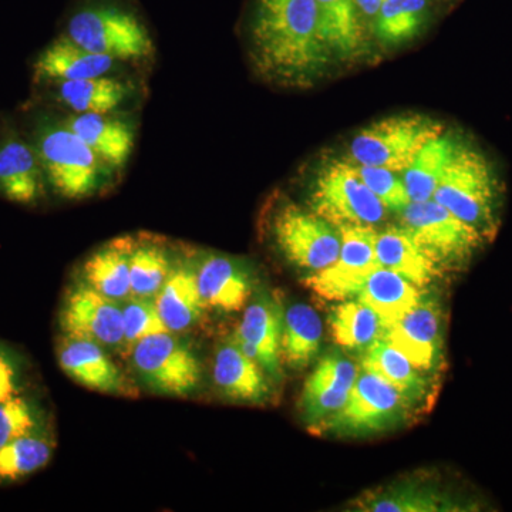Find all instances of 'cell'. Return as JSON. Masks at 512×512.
<instances>
[{"label":"cell","mask_w":512,"mask_h":512,"mask_svg":"<svg viewBox=\"0 0 512 512\" xmlns=\"http://www.w3.org/2000/svg\"><path fill=\"white\" fill-rule=\"evenodd\" d=\"M249 42L258 72L284 84L311 79L332 55L315 0H255Z\"/></svg>","instance_id":"6da1fadb"},{"label":"cell","mask_w":512,"mask_h":512,"mask_svg":"<svg viewBox=\"0 0 512 512\" xmlns=\"http://www.w3.org/2000/svg\"><path fill=\"white\" fill-rule=\"evenodd\" d=\"M28 137L39 156L47 185L66 200L90 197L109 170L57 114H33Z\"/></svg>","instance_id":"7a4b0ae2"},{"label":"cell","mask_w":512,"mask_h":512,"mask_svg":"<svg viewBox=\"0 0 512 512\" xmlns=\"http://www.w3.org/2000/svg\"><path fill=\"white\" fill-rule=\"evenodd\" d=\"M433 200L491 241L498 228L500 187L490 164L478 151L460 144L441 177Z\"/></svg>","instance_id":"3957f363"},{"label":"cell","mask_w":512,"mask_h":512,"mask_svg":"<svg viewBox=\"0 0 512 512\" xmlns=\"http://www.w3.org/2000/svg\"><path fill=\"white\" fill-rule=\"evenodd\" d=\"M440 121L421 114L386 117L353 137L349 153L353 163L375 165L403 173L430 141L443 136Z\"/></svg>","instance_id":"277c9868"},{"label":"cell","mask_w":512,"mask_h":512,"mask_svg":"<svg viewBox=\"0 0 512 512\" xmlns=\"http://www.w3.org/2000/svg\"><path fill=\"white\" fill-rule=\"evenodd\" d=\"M66 36L77 45L119 62L148 59L154 53L150 32L134 13L114 5H93L74 13Z\"/></svg>","instance_id":"5b68a950"},{"label":"cell","mask_w":512,"mask_h":512,"mask_svg":"<svg viewBox=\"0 0 512 512\" xmlns=\"http://www.w3.org/2000/svg\"><path fill=\"white\" fill-rule=\"evenodd\" d=\"M400 218V225L417 247L443 272L463 268L487 242L476 229L434 200L410 202Z\"/></svg>","instance_id":"8992f818"},{"label":"cell","mask_w":512,"mask_h":512,"mask_svg":"<svg viewBox=\"0 0 512 512\" xmlns=\"http://www.w3.org/2000/svg\"><path fill=\"white\" fill-rule=\"evenodd\" d=\"M309 207L333 227H376L389 210L357 175L350 161H332L313 181Z\"/></svg>","instance_id":"52a82bcc"},{"label":"cell","mask_w":512,"mask_h":512,"mask_svg":"<svg viewBox=\"0 0 512 512\" xmlns=\"http://www.w3.org/2000/svg\"><path fill=\"white\" fill-rule=\"evenodd\" d=\"M413 402L382 377L360 367L348 402L318 429L338 436H366L397 427L412 414Z\"/></svg>","instance_id":"ba28073f"},{"label":"cell","mask_w":512,"mask_h":512,"mask_svg":"<svg viewBox=\"0 0 512 512\" xmlns=\"http://www.w3.org/2000/svg\"><path fill=\"white\" fill-rule=\"evenodd\" d=\"M272 235L276 247L292 265L312 274L335 264L342 247L338 228L291 202L276 211Z\"/></svg>","instance_id":"9c48e42d"},{"label":"cell","mask_w":512,"mask_h":512,"mask_svg":"<svg viewBox=\"0 0 512 512\" xmlns=\"http://www.w3.org/2000/svg\"><path fill=\"white\" fill-rule=\"evenodd\" d=\"M131 360L141 382L153 392L185 396L200 386V360L173 332L141 340L131 350Z\"/></svg>","instance_id":"30bf717a"},{"label":"cell","mask_w":512,"mask_h":512,"mask_svg":"<svg viewBox=\"0 0 512 512\" xmlns=\"http://www.w3.org/2000/svg\"><path fill=\"white\" fill-rule=\"evenodd\" d=\"M342 247L335 264L306 276L303 285L330 302H342L357 295L367 276L380 264L376 256L375 227L342 225L338 227Z\"/></svg>","instance_id":"8fae6325"},{"label":"cell","mask_w":512,"mask_h":512,"mask_svg":"<svg viewBox=\"0 0 512 512\" xmlns=\"http://www.w3.org/2000/svg\"><path fill=\"white\" fill-rule=\"evenodd\" d=\"M64 336L90 340L107 350H124L123 305L80 284L67 293L60 312Z\"/></svg>","instance_id":"7c38bea8"},{"label":"cell","mask_w":512,"mask_h":512,"mask_svg":"<svg viewBox=\"0 0 512 512\" xmlns=\"http://www.w3.org/2000/svg\"><path fill=\"white\" fill-rule=\"evenodd\" d=\"M382 339L400 350L420 372H431L443 359V309L431 295L421 296L406 315L384 329Z\"/></svg>","instance_id":"4fadbf2b"},{"label":"cell","mask_w":512,"mask_h":512,"mask_svg":"<svg viewBox=\"0 0 512 512\" xmlns=\"http://www.w3.org/2000/svg\"><path fill=\"white\" fill-rule=\"evenodd\" d=\"M360 366L339 352H329L303 384L299 407L311 426L335 416L348 402Z\"/></svg>","instance_id":"5bb4252c"},{"label":"cell","mask_w":512,"mask_h":512,"mask_svg":"<svg viewBox=\"0 0 512 512\" xmlns=\"http://www.w3.org/2000/svg\"><path fill=\"white\" fill-rule=\"evenodd\" d=\"M284 326V306L269 296H259L254 303L245 306L244 315L237 332L235 343L254 359L269 379L281 382L282 372L281 339Z\"/></svg>","instance_id":"9a60e30c"},{"label":"cell","mask_w":512,"mask_h":512,"mask_svg":"<svg viewBox=\"0 0 512 512\" xmlns=\"http://www.w3.org/2000/svg\"><path fill=\"white\" fill-rule=\"evenodd\" d=\"M46 185L32 141L12 124H5L0 130V195L29 207L42 200Z\"/></svg>","instance_id":"2e32d148"},{"label":"cell","mask_w":512,"mask_h":512,"mask_svg":"<svg viewBox=\"0 0 512 512\" xmlns=\"http://www.w3.org/2000/svg\"><path fill=\"white\" fill-rule=\"evenodd\" d=\"M57 362L70 379L86 389L119 396L134 394L133 386L110 359L107 349L90 340L63 336L57 346Z\"/></svg>","instance_id":"e0dca14e"},{"label":"cell","mask_w":512,"mask_h":512,"mask_svg":"<svg viewBox=\"0 0 512 512\" xmlns=\"http://www.w3.org/2000/svg\"><path fill=\"white\" fill-rule=\"evenodd\" d=\"M60 120L87 144L109 170L124 167L136 146L133 124L114 113H64Z\"/></svg>","instance_id":"ac0fdd59"},{"label":"cell","mask_w":512,"mask_h":512,"mask_svg":"<svg viewBox=\"0 0 512 512\" xmlns=\"http://www.w3.org/2000/svg\"><path fill=\"white\" fill-rule=\"evenodd\" d=\"M119 60L90 52L63 35L53 40L40 52L33 63L36 84L72 82L110 76Z\"/></svg>","instance_id":"d6986e66"},{"label":"cell","mask_w":512,"mask_h":512,"mask_svg":"<svg viewBox=\"0 0 512 512\" xmlns=\"http://www.w3.org/2000/svg\"><path fill=\"white\" fill-rule=\"evenodd\" d=\"M198 289L205 306L222 313L245 309L252 296L248 269L229 256L211 255L198 266Z\"/></svg>","instance_id":"ffe728a7"},{"label":"cell","mask_w":512,"mask_h":512,"mask_svg":"<svg viewBox=\"0 0 512 512\" xmlns=\"http://www.w3.org/2000/svg\"><path fill=\"white\" fill-rule=\"evenodd\" d=\"M212 377L218 390L234 402L264 403L271 396L268 375L234 339L217 350Z\"/></svg>","instance_id":"44dd1931"},{"label":"cell","mask_w":512,"mask_h":512,"mask_svg":"<svg viewBox=\"0 0 512 512\" xmlns=\"http://www.w3.org/2000/svg\"><path fill=\"white\" fill-rule=\"evenodd\" d=\"M360 511L373 512H440L468 510L466 504L458 503L451 495L441 491L437 485L406 481L387 485L373 493L362 495L357 500Z\"/></svg>","instance_id":"7402d4cb"},{"label":"cell","mask_w":512,"mask_h":512,"mask_svg":"<svg viewBox=\"0 0 512 512\" xmlns=\"http://www.w3.org/2000/svg\"><path fill=\"white\" fill-rule=\"evenodd\" d=\"M49 96L69 113H116L130 99V84L111 76L43 83Z\"/></svg>","instance_id":"603a6c76"},{"label":"cell","mask_w":512,"mask_h":512,"mask_svg":"<svg viewBox=\"0 0 512 512\" xmlns=\"http://www.w3.org/2000/svg\"><path fill=\"white\" fill-rule=\"evenodd\" d=\"M134 238L121 237L94 251L83 266L84 284L94 291L124 302L131 298L130 256Z\"/></svg>","instance_id":"cb8c5ba5"},{"label":"cell","mask_w":512,"mask_h":512,"mask_svg":"<svg viewBox=\"0 0 512 512\" xmlns=\"http://www.w3.org/2000/svg\"><path fill=\"white\" fill-rule=\"evenodd\" d=\"M165 328L173 333L187 332L197 325L207 306L197 284V272L178 265L154 298Z\"/></svg>","instance_id":"d4e9b609"},{"label":"cell","mask_w":512,"mask_h":512,"mask_svg":"<svg viewBox=\"0 0 512 512\" xmlns=\"http://www.w3.org/2000/svg\"><path fill=\"white\" fill-rule=\"evenodd\" d=\"M376 256L380 266L402 275L421 289L443 275L440 266L417 247L402 225L377 232Z\"/></svg>","instance_id":"484cf974"},{"label":"cell","mask_w":512,"mask_h":512,"mask_svg":"<svg viewBox=\"0 0 512 512\" xmlns=\"http://www.w3.org/2000/svg\"><path fill=\"white\" fill-rule=\"evenodd\" d=\"M421 296L423 292L419 286L412 284L402 275L379 266L367 276L365 284L357 292L356 299L369 306L379 316L383 328L386 329L413 309Z\"/></svg>","instance_id":"4316f807"},{"label":"cell","mask_w":512,"mask_h":512,"mask_svg":"<svg viewBox=\"0 0 512 512\" xmlns=\"http://www.w3.org/2000/svg\"><path fill=\"white\" fill-rule=\"evenodd\" d=\"M323 339V323L312 306L293 303L284 311L282 363L292 370L308 367L318 356Z\"/></svg>","instance_id":"83f0119b"},{"label":"cell","mask_w":512,"mask_h":512,"mask_svg":"<svg viewBox=\"0 0 512 512\" xmlns=\"http://www.w3.org/2000/svg\"><path fill=\"white\" fill-rule=\"evenodd\" d=\"M360 367L382 377L414 404L420 403L429 393V383L421 376L420 370L384 339L376 340L369 349L360 353Z\"/></svg>","instance_id":"f1b7e54d"},{"label":"cell","mask_w":512,"mask_h":512,"mask_svg":"<svg viewBox=\"0 0 512 512\" xmlns=\"http://www.w3.org/2000/svg\"><path fill=\"white\" fill-rule=\"evenodd\" d=\"M320 29L330 53L343 59L356 56L365 46L366 23L355 0H315Z\"/></svg>","instance_id":"f546056e"},{"label":"cell","mask_w":512,"mask_h":512,"mask_svg":"<svg viewBox=\"0 0 512 512\" xmlns=\"http://www.w3.org/2000/svg\"><path fill=\"white\" fill-rule=\"evenodd\" d=\"M329 329L336 345L359 353L382 339L384 332L379 316L357 299H346L332 309Z\"/></svg>","instance_id":"4dcf8cb0"},{"label":"cell","mask_w":512,"mask_h":512,"mask_svg":"<svg viewBox=\"0 0 512 512\" xmlns=\"http://www.w3.org/2000/svg\"><path fill=\"white\" fill-rule=\"evenodd\" d=\"M458 147H460V143L457 140L443 134L436 140L430 141L417 154L413 163L402 173L410 201L433 200L437 185H439L441 177Z\"/></svg>","instance_id":"1f68e13d"},{"label":"cell","mask_w":512,"mask_h":512,"mask_svg":"<svg viewBox=\"0 0 512 512\" xmlns=\"http://www.w3.org/2000/svg\"><path fill=\"white\" fill-rule=\"evenodd\" d=\"M171 269L170 256L161 242L134 238L130 256L131 298H156Z\"/></svg>","instance_id":"d6a6232c"},{"label":"cell","mask_w":512,"mask_h":512,"mask_svg":"<svg viewBox=\"0 0 512 512\" xmlns=\"http://www.w3.org/2000/svg\"><path fill=\"white\" fill-rule=\"evenodd\" d=\"M53 443L42 431L12 441L0 448V484L32 476L49 464Z\"/></svg>","instance_id":"836d02e7"},{"label":"cell","mask_w":512,"mask_h":512,"mask_svg":"<svg viewBox=\"0 0 512 512\" xmlns=\"http://www.w3.org/2000/svg\"><path fill=\"white\" fill-rule=\"evenodd\" d=\"M427 18V0H384L373 29L384 45H402L420 32Z\"/></svg>","instance_id":"e575fe53"},{"label":"cell","mask_w":512,"mask_h":512,"mask_svg":"<svg viewBox=\"0 0 512 512\" xmlns=\"http://www.w3.org/2000/svg\"><path fill=\"white\" fill-rule=\"evenodd\" d=\"M124 319V350L131 353L134 346L148 336L170 332L165 328L163 319L154 299L128 298L121 302Z\"/></svg>","instance_id":"d590c367"},{"label":"cell","mask_w":512,"mask_h":512,"mask_svg":"<svg viewBox=\"0 0 512 512\" xmlns=\"http://www.w3.org/2000/svg\"><path fill=\"white\" fill-rule=\"evenodd\" d=\"M350 163L355 167V171L362 178L363 183L382 201L387 210L400 214L412 202L407 194L402 173L375 167V165L357 164L353 161Z\"/></svg>","instance_id":"8d00e7d4"},{"label":"cell","mask_w":512,"mask_h":512,"mask_svg":"<svg viewBox=\"0 0 512 512\" xmlns=\"http://www.w3.org/2000/svg\"><path fill=\"white\" fill-rule=\"evenodd\" d=\"M39 430L40 414L35 404L19 394L0 402V448Z\"/></svg>","instance_id":"74e56055"},{"label":"cell","mask_w":512,"mask_h":512,"mask_svg":"<svg viewBox=\"0 0 512 512\" xmlns=\"http://www.w3.org/2000/svg\"><path fill=\"white\" fill-rule=\"evenodd\" d=\"M19 394L18 367L5 349L0 348V402Z\"/></svg>","instance_id":"f35d334b"},{"label":"cell","mask_w":512,"mask_h":512,"mask_svg":"<svg viewBox=\"0 0 512 512\" xmlns=\"http://www.w3.org/2000/svg\"><path fill=\"white\" fill-rule=\"evenodd\" d=\"M355 2L363 22H372L373 25L384 0H355Z\"/></svg>","instance_id":"ab89813d"}]
</instances>
